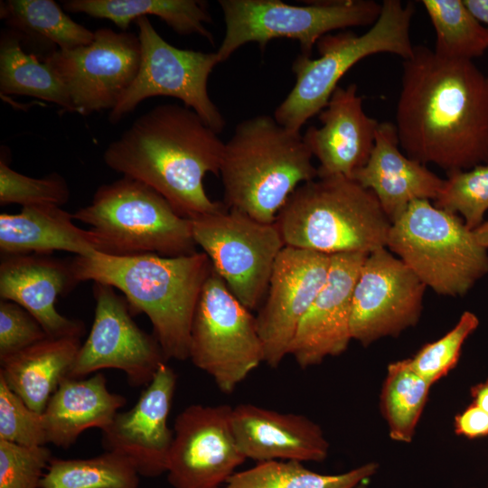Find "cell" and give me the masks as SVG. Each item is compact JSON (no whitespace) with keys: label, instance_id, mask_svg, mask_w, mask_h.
<instances>
[{"label":"cell","instance_id":"6da1fadb","mask_svg":"<svg viewBox=\"0 0 488 488\" xmlns=\"http://www.w3.org/2000/svg\"><path fill=\"white\" fill-rule=\"evenodd\" d=\"M395 127L410 158L446 174L488 162V82L473 61L424 45L404 60Z\"/></svg>","mask_w":488,"mask_h":488},{"label":"cell","instance_id":"7a4b0ae2","mask_svg":"<svg viewBox=\"0 0 488 488\" xmlns=\"http://www.w3.org/2000/svg\"><path fill=\"white\" fill-rule=\"evenodd\" d=\"M191 108L160 104L137 117L105 149L111 170L151 186L187 219L219 211L203 186L206 174L219 175L224 142Z\"/></svg>","mask_w":488,"mask_h":488},{"label":"cell","instance_id":"3957f363","mask_svg":"<svg viewBox=\"0 0 488 488\" xmlns=\"http://www.w3.org/2000/svg\"><path fill=\"white\" fill-rule=\"evenodd\" d=\"M78 284L99 282L118 289L132 314L144 313L166 361L189 359L191 327L202 289L213 267L201 251L178 257L154 253L75 256Z\"/></svg>","mask_w":488,"mask_h":488},{"label":"cell","instance_id":"277c9868","mask_svg":"<svg viewBox=\"0 0 488 488\" xmlns=\"http://www.w3.org/2000/svg\"><path fill=\"white\" fill-rule=\"evenodd\" d=\"M300 132L258 115L239 123L224 144L220 168L223 203L252 219L274 223L302 183L318 177Z\"/></svg>","mask_w":488,"mask_h":488},{"label":"cell","instance_id":"5b68a950","mask_svg":"<svg viewBox=\"0 0 488 488\" xmlns=\"http://www.w3.org/2000/svg\"><path fill=\"white\" fill-rule=\"evenodd\" d=\"M275 223L286 246L327 255L387 248L391 226L374 193L343 175L299 185Z\"/></svg>","mask_w":488,"mask_h":488},{"label":"cell","instance_id":"8992f818","mask_svg":"<svg viewBox=\"0 0 488 488\" xmlns=\"http://www.w3.org/2000/svg\"><path fill=\"white\" fill-rule=\"evenodd\" d=\"M414 12L411 2L384 0L377 21L364 33H328L316 43L318 58L299 54L292 65L296 83L276 108V120L300 132L325 108L339 80L361 60L378 53L409 58L414 51L410 38Z\"/></svg>","mask_w":488,"mask_h":488},{"label":"cell","instance_id":"52a82bcc","mask_svg":"<svg viewBox=\"0 0 488 488\" xmlns=\"http://www.w3.org/2000/svg\"><path fill=\"white\" fill-rule=\"evenodd\" d=\"M72 218L89 226L103 254L178 257L196 252L192 221L151 186L128 176L100 185L91 202Z\"/></svg>","mask_w":488,"mask_h":488},{"label":"cell","instance_id":"ba28073f","mask_svg":"<svg viewBox=\"0 0 488 488\" xmlns=\"http://www.w3.org/2000/svg\"><path fill=\"white\" fill-rule=\"evenodd\" d=\"M387 249L437 295L463 296L488 273V249L457 214L411 202L390 226Z\"/></svg>","mask_w":488,"mask_h":488},{"label":"cell","instance_id":"9c48e42d","mask_svg":"<svg viewBox=\"0 0 488 488\" xmlns=\"http://www.w3.org/2000/svg\"><path fill=\"white\" fill-rule=\"evenodd\" d=\"M225 35L217 50L221 62L242 45L257 42L261 49L277 38L299 42L301 54L310 56L324 35L348 27L372 25L381 4L373 0H323L303 5L280 0H220Z\"/></svg>","mask_w":488,"mask_h":488},{"label":"cell","instance_id":"30bf717a","mask_svg":"<svg viewBox=\"0 0 488 488\" xmlns=\"http://www.w3.org/2000/svg\"><path fill=\"white\" fill-rule=\"evenodd\" d=\"M189 359L226 394L264 362L256 317L212 269L194 311Z\"/></svg>","mask_w":488,"mask_h":488},{"label":"cell","instance_id":"8fae6325","mask_svg":"<svg viewBox=\"0 0 488 488\" xmlns=\"http://www.w3.org/2000/svg\"><path fill=\"white\" fill-rule=\"evenodd\" d=\"M192 236L230 292L249 310L266 296L285 242L276 223L228 209L192 219Z\"/></svg>","mask_w":488,"mask_h":488},{"label":"cell","instance_id":"7c38bea8","mask_svg":"<svg viewBox=\"0 0 488 488\" xmlns=\"http://www.w3.org/2000/svg\"><path fill=\"white\" fill-rule=\"evenodd\" d=\"M136 22L141 46L139 70L110 111L109 121L118 122L146 99L167 96L180 99L220 134L225 118L208 92L210 74L221 62L217 52L179 49L161 37L147 16Z\"/></svg>","mask_w":488,"mask_h":488},{"label":"cell","instance_id":"4fadbf2b","mask_svg":"<svg viewBox=\"0 0 488 488\" xmlns=\"http://www.w3.org/2000/svg\"><path fill=\"white\" fill-rule=\"evenodd\" d=\"M65 86L75 112L89 115L117 106L141 61L138 35L101 28L91 43L54 50L44 58Z\"/></svg>","mask_w":488,"mask_h":488},{"label":"cell","instance_id":"5bb4252c","mask_svg":"<svg viewBox=\"0 0 488 488\" xmlns=\"http://www.w3.org/2000/svg\"><path fill=\"white\" fill-rule=\"evenodd\" d=\"M94 321L68 378L83 379L102 369L122 371L133 387L146 386L166 362L154 336L138 327L130 307L109 285L94 282Z\"/></svg>","mask_w":488,"mask_h":488},{"label":"cell","instance_id":"9a60e30c","mask_svg":"<svg viewBox=\"0 0 488 488\" xmlns=\"http://www.w3.org/2000/svg\"><path fill=\"white\" fill-rule=\"evenodd\" d=\"M427 286L387 248L367 255L352 299V340L363 346L416 325Z\"/></svg>","mask_w":488,"mask_h":488},{"label":"cell","instance_id":"2e32d148","mask_svg":"<svg viewBox=\"0 0 488 488\" xmlns=\"http://www.w3.org/2000/svg\"><path fill=\"white\" fill-rule=\"evenodd\" d=\"M231 411L227 404H192L177 415L166 471L173 488H221L246 461Z\"/></svg>","mask_w":488,"mask_h":488},{"label":"cell","instance_id":"e0dca14e","mask_svg":"<svg viewBox=\"0 0 488 488\" xmlns=\"http://www.w3.org/2000/svg\"><path fill=\"white\" fill-rule=\"evenodd\" d=\"M331 255L285 246L279 253L256 324L264 362L277 368L288 355L297 326L323 288Z\"/></svg>","mask_w":488,"mask_h":488},{"label":"cell","instance_id":"ac0fdd59","mask_svg":"<svg viewBox=\"0 0 488 488\" xmlns=\"http://www.w3.org/2000/svg\"><path fill=\"white\" fill-rule=\"evenodd\" d=\"M177 376L166 362L127 411L117 412L102 432L105 451L127 457L142 477L166 474L174 430L168 427Z\"/></svg>","mask_w":488,"mask_h":488},{"label":"cell","instance_id":"d6986e66","mask_svg":"<svg viewBox=\"0 0 488 488\" xmlns=\"http://www.w3.org/2000/svg\"><path fill=\"white\" fill-rule=\"evenodd\" d=\"M368 254L331 255L327 279L300 321L288 355L305 369L328 357L344 352L352 340L351 333L353 288Z\"/></svg>","mask_w":488,"mask_h":488},{"label":"cell","instance_id":"ffe728a7","mask_svg":"<svg viewBox=\"0 0 488 488\" xmlns=\"http://www.w3.org/2000/svg\"><path fill=\"white\" fill-rule=\"evenodd\" d=\"M79 285L71 259L52 254L4 255L0 263V297L16 303L29 312L49 337H80L84 323L61 314L55 306L58 296Z\"/></svg>","mask_w":488,"mask_h":488},{"label":"cell","instance_id":"44dd1931","mask_svg":"<svg viewBox=\"0 0 488 488\" xmlns=\"http://www.w3.org/2000/svg\"><path fill=\"white\" fill-rule=\"evenodd\" d=\"M319 120L320 127L312 126L303 136L319 162L318 176L352 179L371 154L380 124L365 113L357 85L338 86L319 113Z\"/></svg>","mask_w":488,"mask_h":488},{"label":"cell","instance_id":"7402d4cb","mask_svg":"<svg viewBox=\"0 0 488 488\" xmlns=\"http://www.w3.org/2000/svg\"><path fill=\"white\" fill-rule=\"evenodd\" d=\"M231 426L244 456L257 463L322 462L328 455L329 442L321 427L300 414L242 403L232 407Z\"/></svg>","mask_w":488,"mask_h":488},{"label":"cell","instance_id":"603a6c76","mask_svg":"<svg viewBox=\"0 0 488 488\" xmlns=\"http://www.w3.org/2000/svg\"><path fill=\"white\" fill-rule=\"evenodd\" d=\"M352 179L371 190L392 223L418 200L435 201L444 179L400 150L395 125L379 124L367 163Z\"/></svg>","mask_w":488,"mask_h":488},{"label":"cell","instance_id":"cb8c5ba5","mask_svg":"<svg viewBox=\"0 0 488 488\" xmlns=\"http://www.w3.org/2000/svg\"><path fill=\"white\" fill-rule=\"evenodd\" d=\"M72 213L52 203L23 206L16 214H0V251L4 255L52 254L75 256L101 252V243L90 230L73 223Z\"/></svg>","mask_w":488,"mask_h":488},{"label":"cell","instance_id":"d4e9b609","mask_svg":"<svg viewBox=\"0 0 488 488\" xmlns=\"http://www.w3.org/2000/svg\"><path fill=\"white\" fill-rule=\"evenodd\" d=\"M126 402L124 396L108 390L102 373L64 378L42 412L47 444L67 449L85 430H103Z\"/></svg>","mask_w":488,"mask_h":488},{"label":"cell","instance_id":"484cf974","mask_svg":"<svg viewBox=\"0 0 488 488\" xmlns=\"http://www.w3.org/2000/svg\"><path fill=\"white\" fill-rule=\"evenodd\" d=\"M80 346V337H47L0 361V377L31 409L42 413Z\"/></svg>","mask_w":488,"mask_h":488},{"label":"cell","instance_id":"4316f807","mask_svg":"<svg viewBox=\"0 0 488 488\" xmlns=\"http://www.w3.org/2000/svg\"><path fill=\"white\" fill-rule=\"evenodd\" d=\"M63 8L113 22L126 31L132 21L147 14L158 16L179 34H198L213 43L205 23H211L206 3L197 0H67Z\"/></svg>","mask_w":488,"mask_h":488},{"label":"cell","instance_id":"83f0119b","mask_svg":"<svg viewBox=\"0 0 488 488\" xmlns=\"http://www.w3.org/2000/svg\"><path fill=\"white\" fill-rule=\"evenodd\" d=\"M1 95H23L75 112L69 93L57 74L46 61L26 53L21 40L14 33L2 34L0 41Z\"/></svg>","mask_w":488,"mask_h":488},{"label":"cell","instance_id":"f1b7e54d","mask_svg":"<svg viewBox=\"0 0 488 488\" xmlns=\"http://www.w3.org/2000/svg\"><path fill=\"white\" fill-rule=\"evenodd\" d=\"M378 468L377 463L371 462L343 474H322L298 461H267L234 473L221 488H355Z\"/></svg>","mask_w":488,"mask_h":488},{"label":"cell","instance_id":"f546056e","mask_svg":"<svg viewBox=\"0 0 488 488\" xmlns=\"http://www.w3.org/2000/svg\"><path fill=\"white\" fill-rule=\"evenodd\" d=\"M431 386L411 368L408 359L389 364L380 392V409L392 440L412 441Z\"/></svg>","mask_w":488,"mask_h":488},{"label":"cell","instance_id":"4dcf8cb0","mask_svg":"<svg viewBox=\"0 0 488 488\" xmlns=\"http://www.w3.org/2000/svg\"><path fill=\"white\" fill-rule=\"evenodd\" d=\"M140 474L125 455L105 451L86 459L52 457L40 488H139Z\"/></svg>","mask_w":488,"mask_h":488},{"label":"cell","instance_id":"1f68e13d","mask_svg":"<svg viewBox=\"0 0 488 488\" xmlns=\"http://www.w3.org/2000/svg\"><path fill=\"white\" fill-rule=\"evenodd\" d=\"M1 17L16 30L50 42L60 50L87 45L94 39V32L74 22L52 0L2 2Z\"/></svg>","mask_w":488,"mask_h":488},{"label":"cell","instance_id":"d6a6232c","mask_svg":"<svg viewBox=\"0 0 488 488\" xmlns=\"http://www.w3.org/2000/svg\"><path fill=\"white\" fill-rule=\"evenodd\" d=\"M436 32L435 52L440 56L473 61L488 50V29L463 0H422Z\"/></svg>","mask_w":488,"mask_h":488},{"label":"cell","instance_id":"836d02e7","mask_svg":"<svg viewBox=\"0 0 488 488\" xmlns=\"http://www.w3.org/2000/svg\"><path fill=\"white\" fill-rule=\"evenodd\" d=\"M446 174L434 204L459 215L470 230H475L488 211V162Z\"/></svg>","mask_w":488,"mask_h":488},{"label":"cell","instance_id":"e575fe53","mask_svg":"<svg viewBox=\"0 0 488 488\" xmlns=\"http://www.w3.org/2000/svg\"><path fill=\"white\" fill-rule=\"evenodd\" d=\"M478 325V317L474 313L464 312L449 332L438 340L426 343L412 358H408L409 365L433 385L456 366L465 340Z\"/></svg>","mask_w":488,"mask_h":488},{"label":"cell","instance_id":"d590c367","mask_svg":"<svg viewBox=\"0 0 488 488\" xmlns=\"http://www.w3.org/2000/svg\"><path fill=\"white\" fill-rule=\"evenodd\" d=\"M70 192L65 179L56 172L42 178L22 174L0 160V205L18 203L23 206L69 202Z\"/></svg>","mask_w":488,"mask_h":488},{"label":"cell","instance_id":"8d00e7d4","mask_svg":"<svg viewBox=\"0 0 488 488\" xmlns=\"http://www.w3.org/2000/svg\"><path fill=\"white\" fill-rule=\"evenodd\" d=\"M0 440L25 446L47 444L42 413L31 409L1 377Z\"/></svg>","mask_w":488,"mask_h":488},{"label":"cell","instance_id":"74e56055","mask_svg":"<svg viewBox=\"0 0 488 488\" xmlns=\"http://www.w3.org/2000/svg\"><path fill=\"white\" fill-rule=\"evenodd\" d=\"M52 459V451L45 446L0 440V488H40Z\"/></svg>","mask_w":488,"mask_h":488},{"label":"cell","instance_id":"f35d334b","mask_svg":"<svg viewBox=\"0 0 488 488\" xmlns=\"http://www.w3.org/2000/svg\"><path fill=\"white\" fill-rule=\"evenodd\" d=\"M49 337L24 308L9 300L0 301V361Z\"/></svg>","mask_w":488,"mask_h":488},{"label":"cell","instance_id":"ab89813d","mask_svg":"<svg viewBox=\"0 0 488 488\" xmlns=\"http://www.w3.org/2000/svg\"><path fill=\"white\" fill-rule=\"evenodd\" d=\"M456 435L474 439L488 436V414L474 403L455 417Z\"/></svg>","mask_w":488,"mask_h":488},{"label":"cell","instance_id":"60d3db41","mask_svg":"<svg viewBox=\"0 0 488 488\" xmlns=\"http://www.w3.org/2000/svg\"><path fill=\"white\" fill-rule=\"evenodd\" d=\"M473 15L488 29V0H463Z\"/></svg>","mask_w":488,"mask_h":488},{"label":"cell","instance_id":"b9f144b4","mask_svg":"<svg viewBox=\"0 0 488 488\" xmlns=\"http://www.w3.org/2000/svg\"><path fill=\"white\" fill-rule=\"evenodd\" d=\"M470 394L473 403L488 414V379L473 386Z\"/></svg>","mask_w":488,"mask_h":488},{"label":"cell","instance_id":"7bdbcfd3","mask_svg":"<svg viewBox=\"0 0 488 488\" xmlns=\"http://www.w3.org/2000/svg\"><path fill=\"white\" fill-rule=\"evenodd\" d=\"M477 242L488 249V221H483L479 227L473 230Z\"/></svg>","mask_w":488,"mask_h":488},{"label":"cell","instance_id":"ee69618b","mask_svg":"<svg viewBox=\"0 0 488 488\" xmlns=\"http://www.w3.org/2000/svg\"><path fill=\"white\" fill-rule=\"evenodd\" d=\"M369 481V480H368ZM368 481H364L361 483L359 485H357L355 488H367L368 486Z\"/></svg>","mask_w":488,"mask_h":488},{"label":"cell","instance_id":"f6af8a7d","mask_svg":"<svg viewBox=\"0 0 488 488\" xmlns=\"http://www.w3.org/2000/svg\"><path fill=\"white\" fill-rule=\"evenodd\" d=\"M487 82H488V77H487Z\"/></svg>","mask_w":488,"mask_h":488},{"label":"cell","instance_id":"bcb514c9","mask_svg":"<svg viewBox=\"0 0 488 488\" xmlns=\"http://www.w3.org/2000/svg\"><path fill=\"white\" fill-rule=\"evenodd\" d=\"M488 488V487H487Z\"/></svg>","mask_w":488,"mask_h":488}]
</instances>
